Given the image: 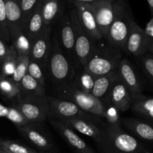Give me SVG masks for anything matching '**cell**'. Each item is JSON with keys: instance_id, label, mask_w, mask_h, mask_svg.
<instances>
[{"instance_id": "14", "label": "cell", "mask_w": 153, "mask_h": 153, "mask_svg": "<svg viewBox=\"0 0 153 153\" xmlns=\"http://www.w3.org/2000/svg\"><path fill=\"white\" fill-rule=\"evenodd\" d=\"M56 131L77 153H95L94 151L69 126L56 120H50Z\"/></svg>"}, {"instance_id": "30", "label": "cell", "mask_w": 153, "mask_h": 153, "mask_svg": "<svg viewBox=\"0 0 153 153\" xmlns=\"http://www.w3.org/2000/svg\"><path fill=\"white\" fill-rule=\"evenodd\" d=\"M137 58L138 64L142 74L153 88V56L147 52Z\"/></svg>"}, {"instance_id": "1", "label": "cell", "mask_w": 153, "mask_h": 153, "mask_svg": "<svg viewBox=\"0 0 153 153\" xmlns=\"http://www.w3.org/2000/svg\"><path fill=\"white\" fill-rule=\"evenodd\" d=\"M76 72L74 64L62 49L58 34L55 33L52 37L45 76L58 93L72 82Z\"/></svg>"}, {"instance_id": "26", "label": "cell", "mask_w": 153, "mask_h": 153, "mask_svg": "<svg viewBox=\"0 0 153 153\" xmlns=\"http://www.w3.org/2000/svg\"><path fill=\"white\" fill-rule=\"evenodd\" d=\"M20 97H44L45 87L40 85L37 81L33 79L28 73L23 78L20 85Z\"/></svg>"}, {"instance_id": "25", "label": "cell", "mask_w": 153, "mask_h": 153, "mask_svg": "<svg viewBox=\"0 0 153 153\" xmlns=\"http://www.w3.org/2000/svg\"><path fill=\"white\" fill-rule=\"evenodd\" d=\"M40 7L45 27L51 26L61 13V0H40Z\"/></svg>"}, {"instance_id": "6", "label": "cell", "mask_w": 153, "mask_h": 153, "mask_svg": "<svg viewBox=\"0 0 153 153\" xmlns=\"http://www.w3.org/2000/svg\"><path fill=\"white\" fill-rule=\"evenodd\" d=\"M48 100L50 104L48 119L62 121L73 118H83L89 120L99 125L101 123L103 119L85 112L76 104L69 100L51 97H48Z\"/></svg>"}, {"instance_id": "27", "label": "cell", "mask_w": 153, "mask_h": 153, "mask_svg": "<svg viewBox=\"0 0 153 153\" xmlns=\"http://www.w3.org/2000/svg\"><path fill=\"white\" fill-rule=\"evenodd\" d=\"M96 76L82 69L76 72L74 78L69 85L82 92L91 94Z\"/></svg>"}, {"instance_id": "19", "label": "cell", "mask_w": 153, "mask_h": 153, "mask_svg": "<svg viewBox=\"0 0 153 153\" xmlns=\"http://www.w3.org/2000/svg\"><path fill=\"white\" fill-rule=\"evenodd\" d=\"M118 78V72L115 71L104 76H98L94 81L91 94L100 100L104 105H107L108 97L114 82Z\"/></svg>"}, {"instance_id": "10", "label": "cell", "mask_w": 153, "mask_h": 153, "mask_svg": "<svg viewBox=\"0 0 153 153\" xmlns=\"http://www.w3.org/2000/svg\"><path fill=\"white\" fill-rule=\"evenodd\" d=\"M52 28L45 27L41 34L34 40L32 47L30 59L38 64L44 71H46V63L51 49L52 43Z\"/></svg>"}, {"instance_id": "16", "label": "cell", "mask_w": 153, "mask_h": 153, "mask_svg": "<svg viewBox=\"0 0 153 153\" xmlns=\"http://www.w3.org/2000/svg\"><path fill=\"white\" fill-rule=\"evenodd\" d=\"M73 4L74 5V9L77 14L78 19L85 31L96 42L104 39L97 25L94 13L89 4L82 3H74Z\"/></svg>"}, {"instance_id": "3", "label": "cell", "mask_w": 153, "mask_h": 153, "mask_svg": "<svg viewBox=\"0 0 153 153\" xmlns=\"http://www.w3.org/2000/svg\"><path fill=\"white\" fill-rule=\"evenodd\" d=\"M122 59V51L102 39L97 43L94 53L83 70L96 77L104 76L116 71Z\"/></svg>"}, {"instance_id": "37", "label": "cell", "mask_w": 153, "mask_h": 153, "mask_svg": "<svg viewBox=\"0 0 153 153\" xmlns=\"http://www.w3.org/2000/svg\"><path fill=\"white\" fill-rule=\"evenodd\" d=\"M6 118L10 121H11L14 125H16L17 128L28 123L26 120V119L24 117L23 115L21 114V112L14 106V107H9L8 113Z\"/></svg>"}, {"instance_id": "44", "label": "cell", "mask_w": 153, "mask_h": 153, "mask_svg": "<svg viewBox=\"0 0 153 153\" xmlns=\"http://www.w3.org/2000/svg\"><path fill=\"white\" fill-rule=\"evenodd\" d=\"M0 153H8V152H5V151H4L3 149H2L1 148H0Z\"/></svg>"}, {"instance_id": "46", "label": "cell", "mask_w": 153, "mask_h": 153, "mask_svg": "<svg viewBox=\"0 0 153 153\" xmlns=\"http://www.w3.org/2000/svg\"><path fill=\"white\" fill-rule=\"evenodd\" d=\"M40 153H46V152H40Z\"/></svg>"}, {"instance_id": "2", "label": "cell", "mask_w": 153, "mask_h": 153, "mask_svg": "<svg viewBox=\"0 0 153 153\" xmlns=\"http://www.w3.org/2000/svg\"><path fill=\"white\" fill-rule=\"evenodd\" d=\"M103 153H142L143 147L134 137L122 129L105 124L97 143Z\"/></svg>"}, {"instance_id": "15", "label": "cell", "mask_w": 153, "mask_h": 153, "mask_svg": "<svg viewBox=\"0 0 153 153\" xmlns=\"http://www.w3.org/2000/svg\"><path fill=\"white\" fill-rule=\"evenodd\" d=\"M58 36L62 49L65 52L68 57L73 61L76 67L74 54L75 33L69 15H65L61 18L59 25V34Z\"/></svg>"}, {"instance_id": "13", "label": "cell", "mask_w": 153, "mask_h": 153, "mask_svg": "<svg viewBox=\"0 0 153 153\" xmlns=\"http://www.w3.org/2000/svg\"><path fill=\"white\" fill-rule=\"evenodd\" d=\"M39 124L28 123L17 128L18 131L24 138L31 142L40 150H50L53 146V143Z\"/></svg>"}, {"instance_id": "29", "label": "cell", "mask_w": 153, "mask_h": 153, "mask_svg": "<svg viewBox=\"0 0 153 153\" xmlns=\"http://www.w3.org/2000/svg\"><path fill=\"white\" fill-rule=\"evenodd\" d=\"M17 57V52L15 50L14 47L10 44L8 54L2 64V65L0 66V67H1L0 73L3 76L7 78H11L13 76L15 71V68H16Z\"/></svg>"}, {"instance_id": "8", "label": "cell", "mask_w": 153, "mask_h": 153, "mask_svg": "<svg viewBox=\"0 0 153 153\" xmlns=\"http://www.w3.org/2000/svg\"><path fill=\"white\" fill-rule=\"evenodd\" d=\"M14 107L21 112L28 123H40L48 119L50 104L47 96L20 97Z\"/></svg>"}, {"instance_id": "11", "label": "cell", "mask_w": 153, "mask_h": 153, "mask_svg": "<svg viewBox=\"0 0 153 153\" xmlns=\"http://www.w3.org/2000/svg\"><path fill=\"white\" fill-rule=\"evenodd\" d=\"M117 72L120 79L128 88L131 96L142 94L143 82L129 60L122 58L118 64Z\"/></svg>"}, {"instance_id": "45", "label": "cell", "mask_w": 153, "mask_h": 153, "mask_svg": "<svg viewBox=\"0 0 153 153\" xmlns=\"http://www.w3.org/2000/svg\"><path fill=\"white\" fill-rule=\"evenodd\" d=\"M142 153H149L148 152H142Z\"/></svg>"}, {"instance_id": "9", "label": "cell", "mask_w": 153, "mask_h": 153, "mask_svg": "<svg viewBox=\"0 0 153 153\" xmlns=\"http://www.w3.org/2000/svg\"><path fill=\"white\" fill-rule=\"evenodd\" d=\"M116 4L117 0H102L89 4L104 39L106 37L110 27L115 18Z\"/></svg>"}, {"instance_id": "7", "label": "cell", "mask_w": 153, "mask_h": 153, "mask_svg": "<svg viewBox=\"0 0 153 153\" xmlns=\"http://www.w3.org/2000/svg\"><path fill=\"white\" fill-rule=\"evenodd\" d=\"M58 98L69 100L76 104L85 112L104 119L105 107L99 100L93 97L91 94L82 92L74 87L68 85L57 93Z\"/></svg>"}, {"instance_id": "17", "label": "cell", "mask_w": 153, "mask_h": 153, "mask_svg": "<svg viewBox=\"0 0 153 153\" xmlns=\"http://www.w3.org/2000/svg\"><path fill=\"white\" fill-rule=\"evenodd\" d=\"M109 104L116 108L119 112L126 111L131 107L132 96L119 76L114 82L110 90L108 97L107 105Z\"/></svg>"}, {"instance_id": "33", "label": "cell", "mask_w": 153, "mask_h": 153, "mask_svg": "<svg viewBox=\"0 0 153 153\" xmlns=\"http://www.w3.org/2000/svg\"><path fill=\"white\" fill-rule=\"evenodd\" d=\"M0 39L6 43L10 42L4 0H0Z\"/></svg>"}, {"instance_id": "20", "label": "cell", "mask_w": 153, "mask_h": 153, "mask_svg": "<svg viewBox=\"0 0 153 153\" xmlns=\"http://www.w3.org/2000/svg\"><path fill=\"white\" fill-rule=\"evenodd\" d=\"M121 123L134 135L153 143V124L143 120L134 118H122Z\"/></svg>"}, {"instance_id": "35", "label": "cell", "mask_w": 153, "mask_h": 153, "mask_svg": "<svg viewBox=\"0 0 153 153\" xmlns=\"http://www.w3.org/2000/svg\"><path fill=\"white\" fill-rule=\"evenodd\" d=\"M40 1V0H18L22 13L24 26L34 10L37 8Z\"/></svg>"}, {"instance_id": "23", "label": "cell", "mask_w": 153, "mask_h": 153, "mask_svg": "<svg viewBox=\"0 0 153 153\" xmlns=\"http://www.w3.org/2000/svg\"><path fill=\"white\" fill-rule=\"evenodd\" d=\"M9 32L12 30L24 29L23 18L18 0H4ZM24 31V30H23Z\"/></svg>"}, {"instance_id": "40", "label": "cell", "mask_w": 153, "mask_h": 153, "mask_svg": "<svg viewBox=\"0 0 153 153\" xmlns=\"http://www.w3.org/2000/svg\"><path fill=\"white\" fill-rule=\"evenodd\" d=\"M102 1V0H70L72 4L74 3H82V4H92V3L97 2V1Z\"/></svg>"}, {"instance_id": "38", "label": "cell", "mask_w": 153, "mask_h": 153, "mask_svg": "<svg viewBox=\"0 0 153 153\" xmlns=\"http://www.w3.org/2000/svg\"><path fill=\"white\" fill-rule=\"evenodd\" d=\"M9 48H10V46H8L6 42L0 39V66L2 65L8 54Z\"/></svg>"}, {"instance_id": "28", "label": "cell", "mask_w": 153, "mask_h": 153, "mask_svg": "<svg viewBox=\"0 0 153 153\" xmlns=\"http://www.w3.org/2000/svg\"><path fill=\"white\" fill-rule=\"evenodd\" d=\"M0 92L7 98L17 100L20 97V88L10 78L3 76L0 73Z\"/></svg>"}, {"instance_id": "12", "label": "cell", "mask_w": 153, "mask_h": 153, "mask_svg": "<svg viewBox=\"0 0 153 153\" xmlns=\"http://www.w3.org/2000/svg\"><path fill=\"white\" fill-rule=\"evenodd\" d=\"M148 40L144 29L132 19L130 31L126 42L124 52L136 58H140L147 53Z\"/></svg>"}, {"instance_id": "39", "label": "cell", "mask_w": 153, "mask_h": 153, "mask_svg": "<svg viewBox=\"0 0 153 153\" xmlns=\"http://www.w3.org/2000/svg\"><path fill=\"white\" fill-rule=\"evenodd\" d=\"M144 31H145L146 36L148 45V43L153 40V16L152 19L148 21V23H147Z\"/></svg>"}, {"instance_id": "32", "label": "cell", "mask_w": 153, "mask_h": 153, "mask_svg": "<svg viewBox=\"0 0 153 153\" xmlns=\"http://www.w3.org/2000/svg\"><path fill=\"white\" fill-rule=\"evenodd\" d=\"M0 148L8 153H37L34 149L14 140H0Z\"/></svg>"}, {"instance_id": "21", "label": "cell", "mask_w": 153, "mask_h": 153, "mask_svg": "<svg viewBox=\"0 0 153 153\" xmlns=\"http://www.w3.org/2000/svg\"><path fill=\"white\" fill-rule=\"evenodd\" d=\"M130 108L143 120L153 124V97H147L142 94L132 96Z\"/></svg>"}, {"instance_id": "18", "label": "cell", "mask_w": 153, "mask_h": 153, "mask_svg": "<svg viewBox=\"0 0 153 153\" xmlns=\"http://www.w3.org/2000/svg\"><path fill=\"white\" fill-rule=\"evenodd\" d=\"M66 126L80 132L84 135L92 138L96 143H98L102 133V126L89 120L83 118H73L60 121Z\"/></svg>"}, {"instance_id": "22", "label": "cell", "mask_w": 153, "mask_h": 153, "mask_svg": "<svg viewBox=\"0 0 153 153\" xmlns=\"http://www.w3.org/2000/svg\"><path fill=\"white\" fill-rule=\"evenodd\" d=\"M44 28L45 25L44 23L43 16H42L40 1L37 8L34 10L26 23L25 24L24 32L26 34V35L29 37L32 41L34 42V40L41 34Z\"/></svg>"}, {"instance_id": "42", "label": "cell", "mask_w": 153, "mask_h": 153, "mask_svg": "<svg viewBox=\"0 0 153 153\" xmlns=\"http://www.w3.org/2000/svg\"><path fill=\"white\" fill-rule=\"evenodd\" d=\"M148 53H149L150 55L153 56V40L150 42L148 45V51H147Z\"/></svg>"}, {"instance_id": "4", "label": "cell", "mask_w": 153, "mask_h": 153, "mask_svg": "<svg viewBox=\"0 0 153 153\" xmlns=\"http://www.w3.org/2000/svg\"><path fill=\"white\" fill-rule=\"evenodd\" d=\"M124 0H117L116 13L105 40L110 45L124 52L126 42L130 31L133 19Z\"/></svg>"}, {"instance_id": "36", "label": "cell", "mask_w": 153, "mask_h": 153, "mask_svg": "<svg viewBox=\"0 0 153 153\" xmlns=\"http://www.w3.org/2000/svg\"><path fill=\"white\" fill-rule=\"evenodd\" d=\"M28 73L35 79L40 85L43 87L46 86V76L42 67L38 64L30 59L29 64L28 67Z\"/></svg>"}, {"instance_id": "5", "label": "cell", "mask_w": 153, "mask_h": 153, "mask_svg": "<svg viewBox=\"0 0 153 153\" xmlns=\"http://www.w3.org/2000/svg\"><path fill=\"white\" fill-rule=\"evenodd\" d=\"M69 16L71 19L75 33L74 54L76 66L82 70L94 53L98 42L82 28L74 8L72 10Z\"/></svg>"}, {"instance_id": "31", "label": "cell", "mask_w": 153, "mask_h": 153, "mask_svg": "<svg viewBox=\"0 0 153 153\" xmlns=\"http://www.w3.org/2000/svg\"><path fill=\"white\" fill-rule=\"evenodd\" d=\"M30 57L25 55H18L14 73L10 79L20 86L22 78L28 73V67L29 64Z\"/></svg>"}, {"instance_id": "24", "label": "cell", "mask_w": 153, "mask_h": 153, "mask_svg": "<svg viewBox=\"0 0 153 153\" xmlns=\"http://www.w3.org/2000/svg\"><path fill=\"white\" fill-rule=\"evenodd\" d=\"M10 38L11 45L14 47L18 55L30 57L33 42L23 30L16 29L10 31Z\"/></svg>"}, {"instance_id": "34", "label": "cell", "mask_w": 153, "mask_h": 153, "mask_svg": "<svg viewBox=\"0 0 153 153\" xmlns=\"http://www.w3.org/2000/svg\"><path fill=\"white\" fill-rule=\"evenodd\" d=\"M104 107L105 114L103 120H106V124L110 126L121 127L122 118L120 117L119 111L111 104L106 105Z\"/></svg>"}, {"instance_id": "43", "label": "cell", "mask_w": 153, "mask_h": 153, "mask_svg": "<svg viewBox=\"0 0 153 153\" xmlns=\"http://www.w3.org/2000/svg\"><path fill=\"white\" fill-rule=\"evenodd\" d=\"M146 1L148 4V7H149L152 16H153V0H146Z\"/></svg>"}, {"instance_id": "41", "label": "cell", "mask_w": 153, "mask_h": 153, "mask_svg": "<svg viewBox=\"0 0 153 153\" xmlns=\"http://www.w3.org/2000/svg\"><path fill=\"white\" fill-rule=\"evenodd\" d=\"M9 107H6V106L2 105L0 104V117H7L8 113Z\"/></svg>"}]
</instances>
